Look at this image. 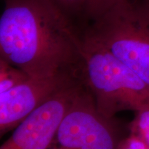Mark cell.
I'll return each mask as SVG.
<instances>
[{"mask_svg":"<svg viewBox=\"0 0 149 149\" xmlns=\"http://www.w3.org/2000/svg\"><path fill=\"white\" fill-rule=\"evenodd\" d=\"M82 79L74 73L46 78L29 77L10 90L0 93V136L15 129L42 104L63 89Z\"/></svg>","mask_w":149,"mask_h":149,"instance_id":"obj_6","label":"cell"},{"mask_svg":"<svg viewBox=\"0 0 149 149\" xmlns=\"http://www.w3.org/2000/svg\"><path fill=\"white\" fill-rule=\"evenodd\" d=\"M61 10L68 15L72 17L74 15L84 11L87 0H52Z\"/></svg>","mask_w":149,"mask_h":149,"instance_id":"obj_9","label":"cell"},{"mask_svg":"<svg viewBox=\"0 0 149 149\" xmlns=\"http://www.w3.org/2000/svg\"><path fill=\"white\" fill-rule=\"evenodd\" d=\"M0 57L31 77L81 75L79 27L52 0H6L0 17Z\"/></svg>","mask_w":149,"mask_h":149,"instance_id":"obj_1","label":"cell"},{"mask_svg":"<svg viewBox=\"0 0 149 149\" xmlns=\"http://www.w3.org/2000/svg\"><path fill=\"white\" fill-rule=\"evenodd\" d=\"M146 1H148V2L149 3V0H146Z\"/></svg>","mask_w":149,"mask_h":149,"instance_id":"obj_11","label":"cell"},{"mask_svg":"<svg viewBox=\"0 0 149 149\" xmlns=\"http://www.w3.org/2000/svg\"><path fill=\"white\" fill-rule=\"evenodd\" d=\"M117 149H149V144L137 136L129 133L127 137L121 140Z\"/></svg>","mask_w":149,"mask_h":149,"instance_id":"obj_10","label":"cell"},{"mask_svg":"<svg viewBox=\"0 0 149 149\" xmlns=\"http://www.w3.org/2000/svg\"><path fill=\"white\" fill-rule=\"evenodd\" d=\"M81 38V77L98 113L112 120L120 111L148 107L149 84L109 51Z\"/></svg>","mask_w":149,"mask_h":149,"instance_id":"obj_3","label":"cell"},{"mask_svg":"<svg viewBox=\"0 0 149 149\" xmlns=\"http://www.w3.org/2000/svg\"><path fill=\"white\" fill-rule=\"evenodd\" d=\"M85 86L83 80H79L59 91L28 115L0 149H47Z\"/></svg>","mask_w":149,"mask_h":149,"instance_id":"obj_5","label":"cell"},{"mask_svg":"<svg viewBox=\"0 0 149 149\" xmlns=\"http://www.w3.org/2000/svg\"><path fill=\"white\" fill-rule=\"evenodd\" d=\"M135 113V117L129 126L130 134L149 144V106Z\"/></svg>","mask_w":149,"mask_h":149,"instance_id":"obj_8","label":"cell"},{"mask_svg":"<svg viewBox=\"0 0 149 149\" xmlns=\"http://www.w3.org/2000/svg\"><path fill=\"white\" fill-rule=\"evenodd\" d=\"M79 28L83 38L109 51L149 84L148 1H120Z\"/></svg>","mask_w":149,"mask_h":149,"instance_id":"obj_2","label":"cell"},{"mask_svg":"<svg viewBox=\"0 0 149 149\" xmlns=\"http://www.w3.org/2000/svg\"><path fill=\"white\" fill-rule=\"evenodd\" d=\"M123 138L114 119L105 118L97 111L86 86L47 149H117Z\"/></svg>","mask_w":149,"mask_h":149,"instance_id":"obj_4","label":"cell"},{"mask_svg":"<svg viewBox=\"0 0 149 149\" xmlns=\"http://www.w3.org/2000/svg\"><path fill=\"white\" fill-rule=\"evenodd\" d=\"M31 77L27 73L0 57V93L14 88Z\"/></svg>","mask_w":149,"mask_h":149,"instance_id":"obj_7","label":"cell"}]
</instances>
